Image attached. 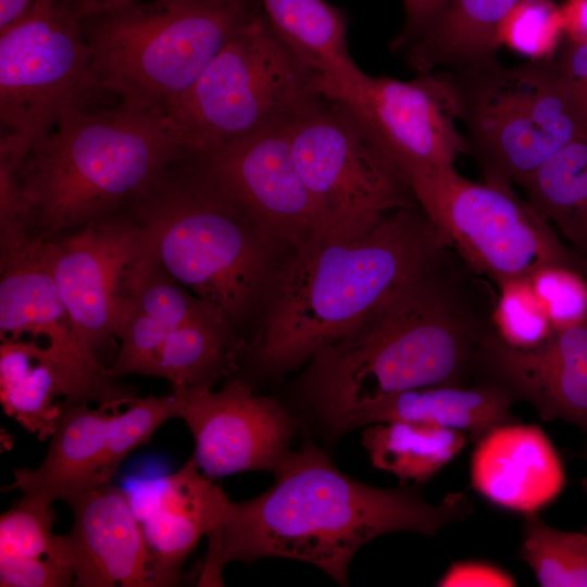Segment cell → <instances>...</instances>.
<instances>
[{
	"label": "cell",
	"instance_id": "7bdbcfd3",
	"mask_svg": "<svg viewBox=\"0 0 587 587\" xmlns=\"http://www.w3.org/2000/svg\"><path fill=\"white\" fill-rule=\"evenodd\" d=\"M584 457L587 459V442H586V446H585V449H584Z\"/></svg>",
	"mask_w": 587,
	"mask_h": 587
},
{
	"label": "cell",
	"instance_id": "f6af8a7d",
	"mask_svg": "<svg viewBox=\"0 0 587 587\" xmlns=\"http://www.w3.org/2000/svg\"><path fill=\"white\" fill-rule=\"evenodd\" d=\"M587 487V486H586Z\"/></svg>",
	"mask_w": 587,
	"mask_h": 587
},
{
	"label": "cell",
	"instance_id": "74e56055",
	"mask_svg": "<svg viewBox=\"0 0 587 587\" xmlns=\"http://www.w3.org/2000/svg\"><path fill=\"white\" fill-rule=\"evenodd\" d=\"M449 0H403L404 26L390 48L404 51L408 47L426 36L440 21Z\"/></svg>",
	"mask_w": 587,
	"mask_h": 587
},
{
	"label": "cell",
	"instance_id": "2e32d148",
	"mask_svg": "<svg viewBox=\"0 0 587 587\" xmlns=\"http://www.w3.org/2000/svg\"><path fill=\"white\" fill-rule=\"evenodd\" d=\"M195 441L192 458L208 477L248 471L275 474L290 454L298 422L276 399L258 396L240 378L224 386L172 390Z\"/></svg>",
	"mask_w": 587,
	"mask_h": 587
},
{
	"label": "cell",
	"instance_id": "e575fe53",
	"mask_svg": "<svg viewBox=\"0 0 587 587\" xmlns=\"http://www.w3.org/2000/svg\"><path fill=\"white\" fill-rule=\"evenodd\" d=\"M170 330L136 308L129 307L116 335L120 349L112 367L114 372L118 376H154L158 355Z\"/></svg>",
	"mask_w": 587,
	"mask_h": 587
},
{
	"label": "cell",
	"instance_id": "5b68a950",
	"mask_svg": "<svg viewBox=\"0 0 587 587\" xmlns=\"http://www.w3.org/2000/svg\"><path fill=\"white\" fill-rule=\"evenodd\" d=\"M164 268L182 286L242 320L270 291L285 247L192 154L128 201Z\"/></svg>",
	"mask_w": 587,
	"mask_h": 587
},
{
	"label": "cell",
	"instance_id": "836d02e7",
	"mask_svg": "<svg viewBox=\"0 0 587 587\" xmlns=\"http://www.w3.org/2000/svg\"><path fill=\"white\" fill-rule=\"evenodd\" d=\"M553 332L587 320V277L573 268L551 266L529 277Z\"/></svg>",
	"mask_w": 587,
	"mask_h": 587
},
{
	"label": "cell",
	"instance_id": "f1b7e54d",
	"mask_svg": "<svg viewBox=\"0 0 587 587\" xmlns=\"http://www.w3.org/2000/svg\"><path fill=\"white\" fill-rule=\"evenodd\" d=\"M521 558L542 587H587V533L553 528L537 513L526 514Z\"/></svg>",
	"mask_w": 587,
	"mask_h": 587
},
{
	"label": "cell",
	"instance_id": "603a6c76",
	"mask_svg": "<svg viewBox=\"0 0 587 587\" xmlns=\"http://www.w3.org/2000/svg\"><path fill=\"white\" fill-rule=\"evenodd\" d=\"M516 400L501 387L436 385L385 396L358 412L348 432L383 422H410L461 430L476 442L495 427L514 421L510 410Z\"/></svg>",
	"mask_w": 587,
	"mask_h": 587
},
{
	"label": "cell",
	"instance_id": "30bf717a",
	"mask_svg": "<svg viewBox=\"0 0 587 587\" xmlns=\"http://www.w3.org/2000/svg\"><path fill=\"white\" fill-rule=\"evenodd\" d=\"M403 178L447 245L498 288L551 266L585 274V262L512 185L473 182L454 167Z\"/></svg>",
	"mask_w": 587,
	"mask_h": 587
},
{
	"label": "cell",
	"instance_id": "f35d334b",
	"mask_svg": "<svg viewBox=\"0 0 587 587\" xmlns=\"http://www.w3.org/2000/svg\"><path fill=\"white\" fill-rule=\"evenodd\" d=\"M438 586H515L511 575L502 570L480 563L460 562L450 566L445 575L439 579Z\"/></svg>",
	"mask_w": 587,
	"mask_h": 587
},
{
	"label": "cell",
	"instance_id": "9a60e30c",
	"mask_svg": "<svg viewBox=\"0 0 587 587\" xmlns=\"http://www.w3.org/2000/svg\"><path fill=\"white\" fill-rule=\"evenodd\" d=\"M148 245L146 232L124 209L51 241L57 287L77 333L95 352L117 335Z\"/></svg>",
	"mask_w": 587,
	"mask_h": 587
},
{
	"label": "cell",
	"instance_id": "44dd1931",
	"mask_svg": "<svg viewBox=\"0 0 587 587\" xmlns=\"http://www.w3.org/2000/svg\"><path fill=\"white\" fill-rule=\"evenodd\" d=\"M230 502L192 457L162 480L154 504L140 522L155 587L177 584L186 558L221 524Z\"/></svg>",
	"mask_w": 587,
	"mask_h": 587
},
{
	"label": "cell",
	"instance_id": "ba28073f",
	"mask_svg": "<svg viewBox=\"0 0 587 587\" xmlns=\"http://www.w3.org/2000/svg\"><path fill=\"white\" fill-rule=\"evenodd\" d=\"M98 91L80 20L65 0H34L0 32V161L20 168Z\"/></svg>",
	"mask_w": 587,
	"mask_h": 587
},
{
	"label": "cell",
	"instance_id": "d6a6232c",
	"mask_svg": "<svg viewBox=\"0 0 587 587\" xmlns=\"http://www.w3.org/2000/svg\"><path fill=\"white\" fill-rule=\"evenodd\" d=\"M498 289L491 319L502 340L514 347L530 348L553 333L547 311L529 278L508 283Z\"/></svg>",
	"mask_w": 587,
	"mask_h": 587
},
{
	"label": "cell",
	"instance_id": "9c48e42d",
	"mask_svg": "<svg viewBox=\"0 0 587 587\" xmlns=\"http://www.w3.org/2000/svg\"><path fill=\"white\" fill-rule=\"evenodd\" d=\"M317 79L261 11L171 111L191 153L290 121L319 98Z\"/></svg>",
	"mask_w": 587,
	"mask_h": 587
},
{
	"label": "cell",
	"instance_id": "484cf974",
	"mask_svg": "<svg viewBox=\"0 0 587 587\" xmlns=\"http://www.w3.org/2000/svg\"><path fill=\"white\" fill-rule=\"evenodd\" d=\"M55 372L36 339L1 338L0 401L3 412L40 440L51 437L61 413Z\"/></svg>",
	"mask_w": 587,
	"mask_h": 587
},
{
	"label": "cell",
	"instance_id": "ee69618b",
	"mask_svg": "<svg viewBox=\"0 0 587 587\" xmlns=\"http://www.w3.org/2000/svg\"><path fill=\"white\" fill-rule=\"evenodd\" d=\"M586 277H587V272H586Z\"/></svg>",
	"mask_w": 587,
	"mask_h": 587
},
{
	"label": "cell",
	"instance_id": "4316f807",
	"mask_svg": "<svg viewBox=\"0 0 587 587\" xmlns=\"http://www.w3.org/2000/svg\"><path fill=\"white\" fill-rule=\"evenodd\" d=\"M522 188L526 199L587 264V134L551 158Z\"/></svg>",
	"mask_w": 587,
	"mask_h": 587
},
{
	"label": "cell",
	"instance_id": "7c38bea8",
	"mask_svg": "<svg viewBox=\"0 0 587 587\" xmlns=\"http://www.w3.org/2000/svg\"><path fill=\"white\" fill-rule=\"evenodd\" d=\"M51 241L33 237L0 257V336L28 334L47 341L45 352L65 402L127 405L134 394L118 385V375L100 363L76 330L53 278Z\"/></svg>",
	"mask_w": 587,
	"mask_h": 587
},
{
	"label": "cell",
	"instance_id": "6da1fadb",
	"mask_svg": "<svg viewBox=\"0 0 587 587\" xmlns=\"http://www.w3.org/2000/svg\"><path fill=\"white\" fill-rule=\"evenodd\" d=\"M264 492L230 502L208 537L198 586H223L234 561L284 558L311 564L348 585L357 551L378 536L413 532L436 536L472 512L463 492L433 504L411 487L378 488L341 472L312 442L291 451Z\"/></svg>",
	"mask_w": 587,
	"mask_h": 587
},
{
	"label": "cell",
	"instance_id": "7a4b0ae2",
	"mask_svg": "<svg viewBox=\"0 0 587 587\" xmlns=\"http://www.w3.org/2000/svg\"><path fill=\"white\" fill-rule=\"evenodd\" d=\"M462 276L447 259L309 360L301 390L333 434L347 433L358 412L385 396L476 379L494 325Z\"/></svg>",
	"mask_w": 587,
	"mask_h": 587
},
{
	"label": "cell",
	"instance_id": "d6986e66",
	"mask_svg": "<svg viewBox=\"0 0 587 587\" xmlns=\"http://www.w3.org/2000/svg\"><path fill=\"white\" fill-rule=\"evenodd\" d=\"M65 502L73 525L60 535L59 560L77 587H155L148 546L127 494L111 483Z\"/></svg>",
	"mask_w": 587,
	"mask_h": 587
},
{
	"label": "cell",
	"instance_id": "ab89813d",
	"mask_svg": "<svg viewBox=\"0 0 587 587\" xmlns=\"http://www.w3.org/2000/svg\"><path fill=\"white\" fill-rule=\"evenodd\" d=\"M560 8L565 37L587 38V0H566Z\"/></svg>",
	"mask_w": 587,
	"mask_h": 587
},
{
	"label": "cell",
	"instance_id": "cb8c5ba5",
	"mask_svg": "<svg viewBox=\"0 0 587 587\" xmlns=\"http://www.w3.org/2000/svg\"><path fill=\"white\" fill-rule=\"evenodd\" d=\"M520 0H449L437 25L405 51L407 64L426 73L497 60L498 29Z\"/></svg>",
	"mask_w": 587,
	"mask_h": 587
},
{
	"label": "cell",
	"instance_id": "8fae6325",
	"mask_svg": "<svg viewBox=\"0 0 587 587\" xmlns=\"http://www.w3.org/2000/svg\"><path fill=\"white\" fill-rule=\"evenodd\" d=\"M287 134L324 235L363 234L416 202L401 174L345 103L319 98L287 123Z\"/></svg>",
	"mask_w": 587,
	"mask_h": 587
},
{
	"label": "cell",
	"instance_id": "8d00e7d4",
	"mask_svg": "<svg viewBox=\"0 0 587 587\" xmlns=\"http://www.w3.org/2000/svg\"><path fill=\"white\" fill-rule=\"evenodd\" d=\"M552 59L587 116V38L565 37Z\"/></svg>",
	"mask_w": 587,
	"mask_h": 587
},
{
	"label": "cell",
	"instance_id": "60d3db41",
	"mask_svg": "<svg viewBox=\"0 0 587 587\" xmlns=\"http://www.w3.org/2000/svg\"><path fill=\"white\" fill-rule=\"evenodd\" d=\"M77 18H83L111 8L138 0H65Z\"/></svg>",
	"mask_w": 587,
	"mask_h": 587
},
{
	"label": "cell",
	"instance_id": "4dcf8cb0",
	"mask_svg": "<svg viewBox=\"0 0 587 587\" xmlns=\"http://www.w3.org/2000/svg\"><path fill=\"white\" fill-rule=\"evenodd\" d=\"M565 38L561 8L551 0H520L502 20L498 45L532 61L552 59Z\"/></svg>",
	"mask_w": 587,
	"mask_h": 587
},
{
	"label": "cell",
	"instance_id": "d590c367",
	"mask_svg": "<svg viewBox=\"0 0 587 587\" xmlns=\"http://www.w3.org/2000/svg\"><path fill=\"white\" fill-rule=\"evenodd\" d=\"M74 575L50 557H0L1 587H67Z\"/></svg>",
	"mask_w": 587,
	"mask_h": 587
},
{
	"label": "cell",
	"instance_id": "8992f818",
	"mask_svg": "<svg viewBox=\"0 0 587 587\" xmlns=\"http://www.w3.org/2000/svg\"><path fill=\"white\" fill-rule=\"evenodd\" d=\"M261 11L259 0H138L80 22L101 90L170 114Z\"/></svg>",
	"mask_w": 587,
	"mask_h": 587
},
{
	"label": "cell",
	"instance_id": "277c9868",
	"mask_svg": "<svg viewBox=\"0 0 587 587\" xmlns=\"http://www.w3.org/2000/svg\"><path fill=\"white\" fill-rule=\"evenodd\" d=\"M189 153L167 113L120 102L73 114L17 171L32 236L54 239L118 212Z\"/></svg>",
	"mask_w": 587,
	"mask_h": 587
},
{
	"label": "cell",
	"instance_id": "ffe728a7",
	"mask_svg": "<svg viewBox=\"0 0 587 587\" xmlns=\"http://www.w3.org/2000/svg\"><path fill=\"white\" fill-rule=\"evenodd\" d=\"M471 479L488 501L524 515L550 504L565 485L559 454L542 429L513 422L477 441Z\"/></svg>",
	"mask_w": 587,
	"mask_h": 587
},
{
	"label": "cell",
	"instance_id": "4fadbf2b",
	"mask_svg": "<svg viewBox=\"0 0 587 587\" xmlns=\"http://www.w3.org/2000/svg\"><path fill=\"white\" fill-rule=\"evenodd\" d=\"M88 403L61 404L41 464L15 469L13 483L3 491L18 489L53 503L111 483L134 449L148 442L167 420L180 415V399L174 391L136 397L124 411L104 405L93 409Z\"/></svg>",
	"mask_w": 587,
	"mask_h": 587
},
{
	"label": "cell",
	"instance_id": "83f0119b",
	"mask_svg": "<svg viewBox=\"0 0 587 587\" xmlns=\"http://www.w3.org/2000/svg\"><path fill=\"white\" fill-rule=\"evenodd\" d=\"M465 442L466 434L461 430L424 423H375L362 434L373 467L394 474L402 484L430 479Z\"/></svg>",
	"mask_w": 587,
	"mask_h": 587
},
{
	"label": "cell",
	"instance_id": "b9f144b4",
	"mask_svg": "<svg viewBox=\"0 0 587 587\" xmlns=\"http://www.w3.org/2000/svg\"><path fill=\"white\" fill-rule=\"evenodd\" d=\"M34 0H0V32L20 20Z\"/></svg>",
	"mask_w": 587,
	"mask_h": 587
},
{
	"label": "cell",
	"instance_id": "f546056e",
	"mask_svg": "<svg viewBox=\"0 0 587 587\" xmlns=\"http://www.w3.org/2000/svg\"><path fill=\"white\" fill-rule=\"evenodd\" d=\"M129 307L168 329L221 312L174 279L159 261L150 242L133 275Z\"/></svg>",
	"mask_w": 587,
	"mask_h": 587
},
{
	"label": "cell",
	"instance_id": "3957f363",
	"mask_svg": "<svg viewBox=\"0 0 587 587\" xmlns=\"http://www.w3.org/2000/svg\"><path fill=\"white\" fill-rule=\"evenodd\" d=\"M450 250L417 202L363 234L313 237L283 260L249 362L272 375L298 367Z\"/></svg>",
	"mask_w": 587,
	"mask_h": 587
},
{
	"label": "cell",
	"instance_id": "e0dca14e",
	"mask_svg": "<svg viewBox=\"0 0 587 587\" xmlns=\"http://www.w3.org/2000/svg\"><path fill=\"white\" fill-rule=\"evenodd\" d=\"M288 122L191 154L227 193L292 250L324 233L292 157Z\"/></svg>",
	"mask_w": 587,
	"mask_h": 587
},
{
	"label": "cell",
	"instance_id": "5bb4252c",
	"mask_svg": "<svg viewBox=\"0 0 587 587\" xmlns=\"http://www.w3.org/2000/svg\"><path fill=\"white\" fill-rule=\"evenodd\" d=\"M340 102L361 121L402 177L453 168L457 158L467 153L445 71L420 73L411 80L364 73Z\"/></svg>",
	"mask_w": 587,
	"mask_h": 587
},
{
	"label": "cell",
	"instance_id": "d4e9b609",
	"mask_svg": "<svg viewBox=\"0 0 587 587\" xmlns=\"http://www.w3.org/2000/svg\"><path fill=\"white\" fill-rule=\"evenodd\" d=\"M242 348L233 334L232 323L216 311L167 333L154 376L170 382L172 390L212 388L232 371Z\"/></svg>",
	"mask_w": 587,
	"mask_h": 587
},
{
	"label": "cell",
	"instance_id": "52a82bcc",
	"mask_svg": "<svg viewBox=\"0 0 587 587\" xmlns=\"http://www.w3.org/2000/svg\"><path fill=\"white\" fill-rule=\"evenodd\" d=\"M467 153L484 179L523 186L587 134V116L553 59L504 66L497 60L445 71Z\"/></svg>",
	"mask_w": 587,
	"mask_h": 587
},
{
	"label": "cell",
	"instance_id": "ac0fdd59",
	"mask_svg": "<svg viewBox=\"0 0 587 587\" xmlns=\"http://www.w3.org/2000/svg\"><path fill=\"white\" fill-rule=\"evenodd\" d=\"M476 380L526 401L542 420L565 421L587 434V320L530 348L511 346L494 329L483 344Z\"/></svg>",
	"mask_w": 587,
	"mask_h": 587
},
{
	"label": "cell",
	"instance_id": "1f68e13d",
	"mask_svg": "<svg viewBox=\"0 0 587 587\" xmlns=\"http://www.w3.org/2000/svg\"><path fill=\"white\" fill-rule=\"evenodd\" d=\"M52 503L23 494L0 517V557H50L57 560ZM59 562V561H58Z\"/></svg>",
	"mask_w": 587,
	"mask_h": 587
},
{
	"label": "cell",
	"instance_id": "7402d4cb",
	"mask_svg": "<svg viewBox=\"0 0 587 587\" xmlns=\"http://www.w3.org/2000/svg\"><path fill=\"white\" fill-rule=\"evenodd\" d=\"M272 29L317 79L322 96L344 100L363 76L351 59L347 13L325 0H259Z\"/></svg>",
	"mask_w": 587,
	"mask_h": 587
}]
</instances>
